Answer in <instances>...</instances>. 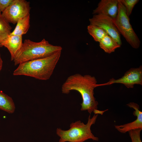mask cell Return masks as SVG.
<instances>
[{"instance_id": "cell-1", "label": "cell", "mask_w": 142, "mask_h": 142, "mask_svg": "<svg viewBox=\"0 0 142 142\" xmlns=\"http://www.w3.org/2000/svg\"><path fill=\"white\" fill-rule=\"evenodd\" d=\"M97 83L94 76L77 73L67 78L62 85V91L65 94H68L72 90L79 92L83 100L81 104V111L87 110L91 114L98 109V102L94 96V89Z\"/></svg>"}, {"instance_id": "cell-2", "label": "cell", "mask_w": 142, "mask_h": 142, "mask_svg": "<svg viewBox=\"0 0 142 142\" xmlns=\"http://www.w3.org/2000/svg\"><path fill=\"white\" fill-rule=\"evenodd\" d=\"M61 50L47 57L20 63L14 71V75H24L42 80L49 79L58 61Z\"/></svg>"}, {"instance_id": "cell-3", "label": "cell", "mask_w": 142, "mask_h": 142, "mask_svg": "<svg viewBox=\"0 0 142 142\" xmlns=\"http://www.w3.org/2000/svg\"><path fill=\"white\" fill-rule=\"evenodd\" d=\"M62 49L60 46L52 45L44 39L39 42L26 39L13 61L14 65H16L23 62L47 57Z\"/></svg>"}, {"instance_id": "cell-4", "label": "cell", "mask_w": 142, "mask_h": 142, "mask_svg": "<svg viewBox=\"0 0 142 142\" xmlns=\"http://www.w3.org/2000/svg\"><path fill=\"white\" fill-rule=\"evenodd\" d=\"M98 115L94 114L91 118L90 115L86 124L80 120L72 122L68 130L57 128L56 133L60 137L59 142H84L88 139L98 141L99 138L93 135L91 130L92 126L96 122Z\"/></svg>"}, {"instance_id": "cell-5", "label": "cell", "mask_w": 142, "mask_h": 142, "mask_svg": "<svg viewBox=\"0 0 142 142\" xmlns=\"http://www.w3.org/2000/svg\"><path fill=\"white\" fill-rule=\"evenodd\" d=\"M118 9L114 23L120 34L133 48L138 49L140 46V41L134 30L127 15L125 8L120 0H118Z\"/></svg>"}, {"instance_id": "cell-6", "label": "cell", "mask_w": 142, "mask_h": 142, "mask_svg": "<svg viewBox=\"0 0 142 142\" xmlns=\"http://www.w3.org/2000/svg\"><path fill=\"white\" fill-rule=\"evenodd\" d=\"M30 9L29 2L25 0H13L1 15L9 23L15 24L19 19L29 14Z\"/></svg>"}, {"instance_id": "cell-7", "label": "cell", "mask_w": 142, "mask_h": 142, "mask_svg": "<svg viewBox=\"0 0 142 142\" xmlns=\"http://www.w3.org/2000/svg\"><path fill=\"white\" fill-rule=\"evenodd\" d=\"M114 19L107 16L94 14L89 19L90 24L96 26L103 29L107 34L113 38L120 45L122 44L120 34L114 23Z\"/></svg>"}, {"instance_id": "cell-8", "label": "cell", "mask_w": 142, "mask_h": 142, "mask_svg": "<svg viewBox=\"0 0 142 142\" xmlns=\"http://www.w3.org/2000/svg\"><path fill=\"white\" fill-rule=\"evenodd\" d=\"M121 83L124 84L127 88H133L135 84L142 85V67L133 68L127 71L121 78L115 79H110L105 83L97 84L96 87L112 84L114 83Z\"/></svg>"}, {"instance_id": "cell-9", "label": "cell", "mask_w": 142, "mask_h": 142, "mask_svg": "<svg viewBox=\"0 0 142 142\" xmlns=\"http://www.w3.org/2000/svg\"><path fill=\"white\" fill-rule=\"evenodd\" d=\"M127 105L133 109V114L137 117L134 121L122 125H115V128L122 133H125L133 130L142 129V112L140 110L139 105L134 102H130Z\"/></svg>"}, {"instance_id": "cell-10", "label": "cell", "mask_w": 142, "mask_h": 142, "mask_svg": "<svg viewBox=\"0 0 142 142\" xmlns=\"http://www.w3.org/2000/svg\"><path fill=\"white\" fill-rule=\"evenodd\" d=\"M118 9V0H101L93 12L94 14H102L109 16L114 20Z\"/></svg>"}, {"instance_id": "cell-11", "label": "cell", "mask_w": 142, "mask_h": 142, "mask_svg": "<svg viewBox=\"0 0 142 142\" xmlns=\"http://www.w3.org/2000/svg\"><path fill=\"white\" fill-rule=\"evenodd\" d=\"M23 43L22 36L9 35L2 43V45L8 49L11 55V60L13 61Z\"/></svg>"}, {"instance_id": "cell-12", "label": "cell", "mask_w": 142, "mask_h": 142, "mask_svg": "<svg viewBox=\"0 0 142 142\" xmlns=\"http://www.w3.org/2000/svg\"><path fill=\"white\" fill-rule=\"evenodd\" d=\"M100 47L106 53L110 54L115 51L120 45L108 35L105 36L99 42Z\"/></svg>"}, {"instance_id": "cell-13", "label": "cell", "mask_w": 142, "mask_h": 142, "mask_svg": "<svg viewBox=\"0 0 142 142\" xmlns=\"http://www.w3.org/2000/svg\"><path fill=\"white\" fill-rule=\"evenodd\" d=\"M30 14L19 19L14 29L10 35L21 36L26 34L29 29Z\"/></svg>"}, {"instance_id": "cell-14", "label": "cell", "mask_w": 142, "mask_h": 142, "mask_svg": "<svg viewBox=\"0 0 142 142\" xmlns=\"http://www.w3.org/2000/svg\"><path fill=\"white\" fill-rule=\"evenodd\" d=\"M15 106L12 98L0 90V109L9 113H13Z\"/></svg>"}, {"instance_id": "cell-15", "label": "cell", "mask_w": 142, "mask_h": 142, "mask_svg": "<svg viewBox=\"0 0 142 142\" xmlns=\"http://www.w3.org/2000/svg\"><path fill=\"white\" fill-rule=\"evenodd\" d=\"M12 28L0 13V47L2 44L11 33Z\"/></svg>"}, {"instance_id": "cell-16", "label": "cell", "mask_w": 142, "mask_h": 142, "mask_svg": "<svg viewBox=\"0 0 142 142\" xmlns=\"http://www.w3.org/2000/svg\"><path fill=\"white\" fill-rule=\"evenodd\" d=\"M89 34L96 42H99L106 35H108L102 28L90 24L87 27Z\"/></svg>"}, {"instance_id": "cell-17", "label": "cell", "mask_w": 142, "mask_h": 142, "mask_svg": "<svg viewBox=\"0 0 142 142\" xmlns=\"http://www.w3.org/2000/svg\"><path fill=\"white\" fill-rule=\"evenodd\" d=\"M124 7L126 14L128 17L131 15L135 5L139 1V0H120Z\"/></svg>"}, {"instance_id": "cell-18", "label": "cell", "mask_w": 142, "mask_h": 142, "mask_svg": "<svg viewBox=\"0 0 142 142\" xmlns=\"http://www.w3.org/2000/svg\"><path fill=\"white\" fill-rule=\"evenodd\" d=\"M141 130L138 129L131 130L128 132L131 142H142L140 136Z\"/></svg>"}, {"instance_id": "cell-19", "label": "cell", "mask_w": 142, "mask_h": 142, "mask_svg": "<svg viewBox=\"0 0 142 142\" xmlns=\"http://www.w3.org/2000/svg\"><path fill=\"white\" fill-rule=\"evenodd\" d=\"M13 0H0V13L3 12L10 4Z\"/></svg>"}, {"instance_id": "cell-20", "label": "cell", "mask_w": 142, "mask_h": 142, "mask_svg": "<svg viewBox=\"0 0 142 142\" xmlns=\"http://www.w3.org/2000/svg\"><path fill=\"white\" fill-rule=\"evenodd\" d=\"M3 65V61L1 58L0 53V71L2 69Z\"/></svg>"}]
</instances>
